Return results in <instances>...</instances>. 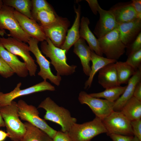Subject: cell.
Here are the masks:
<instances>
[{
    "label": "cell",
    "instance_id": "1",
    "mask_svg": "<svg viewBox=\"0 0 141 141\" xmlns=\"http://www.w3.org/2000/svg\"><path fill=\"white\" fill-rule=\"evenodd\" d=\"M38 108L46 111L45 120L55 122L61 127L62 131L67 133L72 126L76 123V118L72 116L67 109L59 106L50 97L46 98L39 105Z\"/></svg>",
    "mask_w": 141,
    "mask_h": 141
},
{
    "label": "cell",
    "instance_id": "2",
    "mask_svg": "<svg viewBox=\"0 0 141 141\" xmlns=\"http://www.w3.org/2000/svg\"><path fill=\"white\" fill-rule=\"evenodd\" d=\"M40 48L43 53L51 60V63L57 71L56 75L68 76L75 72L77 66L67 63L66 51L55 46L49 38L47 37L42 42Z\"/></svg>",
    "mask_w": 141,
    "mask_h": 141
},
{
    "label": "cell",
    "instance_id": "3",
    "mask_svg": "<svg viewBox=\"0 0 141 141\" xmlns=\"http://www.w3.org/2000/svg\"><path fill=\"white\" fill-rule=\"evenodd\" d=\"M0 111L9 137L12 141H20L26 129L19 118L17 103L12 101L10 104L1 107Z\"/></svg>",
    "mask_w": 141,
    "mask_h": 141
},
{
    "label": "cell",
    "instance_id": "4",
    "mask_svg": "<svg viewBox=\"0 0 141 141\" xmlns=\"http://www.w3.org/2000/svg\"><path fill=\"white\" fill-rule=\"evenodd\" d=\"M107 132L102 120L96 116L90 121L74 124L67 133L72 141H91L97 135Z\"/></svg>",
    "mask_w": 141,
    "mask_h": 141
},
{
    "label": "cell",
    "instance_id": "5",
    "mask_svg": "<svg viewBox=\"0 0 141 141\" xmlns=\"http://www.w3.org/2000/svg\"><path fill=\"white\" fill-rule=\"evenodd\" d=\"M0 43L8 51L20 57L24 61L31 77L35 76L37 66L31 56L29 46L26 43L11 37L0 38Z\"/></svg>",
    "mask_w": 141,
    "mask_h": 141
},
{
    "label": "cell",
    "instance_id": "6",
    "mask_svg": "<svg viewBox=\"0 0 141 141\" xmlns=\"http://www.w3.org/2000/svg\"><path fill=\"white\" fill-rule=\"evenodd\" d=\"M19 115L21 119L28 122L45 133L52 139L57 131L50 127L40 117L39 113L35 106L28 104L22 99L17 103Z\"/></svg>",
    "mask_w": 141,
    "mask_h": 141
},
{
    "label": "cell",
    "instance_id": "7",
    "mask_svg": "<svg viewBox=\"0 0 141 141\" xmlns=\"http://www.w3.org/2000/svg\"><path fill=\"white\" fill-rule=\"evenodd\" d=\"M97 39L103 54L108 58L117 61L125 52L127 46L122 41L118 28Z\"/></svg>",
    "mask_w": 141,
    "mask_h": 141
},
{
    "label": "cell",
    "instance_id": "8",
    "mask_svg": "<svg viewBox=\"0 0 141 141\" xmlns=\"http://www.w3.org/2000/svg\"><path fill=\"white\" fill-rule=\"evenodd\" d=\"M14 9L3 4L0 9V30L9 31V36L25 43L31 38L22 29L14 14Z\"/></svg>",
    "mask_w": 141,
    "mask_h": 141
},
{
    "label": "cell",
    "instance_id": "9",
    "mask_svg": "<svg viewBox=\"0 0 141 141\" xmlns=\"http://www.w3.org/2000/svg\"><path fill=\"white\" fill-rule=\"evenodd\" d=\"M102 121L107 135L114 134L134 136L131 121L120 111H113Z\"/></svg>",
    "mask_w": 141,
    "mask_h": 141
},
{
    "label": "cell",
    "instance_id": "10",
    "mask_svg": "<svg viewBox=\"0 0 141 141\" xmlns=\"http://www.w3.org/2000/svg\"><path fill=\"white\" fill-rule=\"evenodd\" d=\"M39 42L31 38L28 42L30 51L35 56L36 61L39 66L40 70L38 73L44 80L48 79L52 83L59 86L61 80L60 76L55 75L51 71L49 62L42 54L38 45Z\"/></svg>",
    "mask_w": 141,
    "mask_h": 141
},
{
    "label": "cell",
    "instance_id": "11",
    "mask_svg": "<svg viewBox=\"0 0 141 141\" xmlns=\"http://www.w3.org/2000/svg\"><path fill=\"white\" fill-rule=\"evenodd\" d=\"M21 83L19 82L14 89L7 93L0 92V105L3 107L10 104L13 100L19 97L45 91H54L55 87L46 81H43L33 86L21 89Z\"/></svg>",
    "mask_w": 141,
    "mask_h": 141
},
{
    "label": "cell",
    "instance_id": "12",
    "mask_svg": "<svg viewBox=\"0 0 141 141\" xmlns=\"http://www.w3.org/2000/svg\"><path fill=\"white\" fill-rule=\"evenodd\" d=\"M78 99L81 104L88 105L96 116L101 120L114 111L115 102L93 97L84 91L80 92Z\"/></svg>",
    "mask_w": 141,
    "mask_h": 141
},
{
    "label": "cell",
    "instance_id": "13",
    "mask_svg": "<svg viewBox=\"0 0 141 141\" xmlns=\"http://www.w3.org/2000/svg\"><path fill=\"white\" fill-rule=\"evenodd\" d=\"M70 22L66 17L58 16L56 20L48 25L42 26L46 37L56 47L60 48L65 40Z\"/></svg>",
    "mask_w": 141,
    "mask_h": 141
},
{
    "label": "cell",
    "instance_id": "14",
    "mask_svg": "<svg viewBox=\"0 0 141 141\" xmlns=\"http://www.w3.org/2000/svg\"><path fill=\"white\" fill-rule=\"evenodd\" d=\"M14 15L23 30L31 38L39 42H43L46 39L42 27L35 20L31 19L15 10Z\"/></svg>",
    "mask_w": 141,
    "mask_h": 141
},
{
    "label": "cell",
    "instance_id": "15",
    "mask_svg": "<svg viewBox=\"0 0 141 141\" xmlns=\"http://www.w3.org/2000/svg\"><path fill=\"white\" fill-rule=\"evenodd\" d=\"M98 12L99 15V18L93 32L98 39L118 28V24L110 10H105L99 6Z\"/></svg>",
    "mask_w": 141,
    "mask_h": 141
},
{
    "label": "cell",
    "instance_id": "16",
    "mask_svg": "<svg viewBox=\"0 0 141 141\" xmlns=\"http://www.w3.org/2000/svg\"><path fill=\"white\" fill-rule=\"evenodd\" d=\"M122 42L127 46L134 40L141 32V18L118 25V27Z\"/></svg>",
    "mask_w": 141,
    "mask_h": 141
},
{
    "label": "cell",
    "instance_id": "17",
    "mask_svg": "<svg viewBox=\"0 0 141 141\" xmlns=\"http://www.w3.org/2000/svg\"><path fill=\"white\" fill-rule=\"evenodd\" d=\"M109 10L113 14L118 25L139 18L131 2L118 3L111 7Z\"/></svg>",
    "mask_w": 141,
    "mask_h": 141
},
{
    "label": "cell",
    "instance_id": "18",
    "mask_svg": "<svg viewBox=\"0 0 141 141\" xmlns=\"http://www.w3.org/2000/svg\"><path fill=\"white\" fill-rule=\"evenodd\" d=\"M0 58L4 61L18 76L26 77L29 74L25 64L16 55L6 50L0 43Z\"/></svg>",
    "mask_w": 141,
    "mask_h": 141
},
{
    "label": "cell",
    "instance_id": "19",
    "mask_svg": "<svg viewBox=\"0 0 141 141\" xmlns=\"http://www.w3.org/2000/svg\"><path fill=\"white\" fill-rule=\"evenodd\" d=\"M141 68L137 70L135 73L130 78L127 83L125 89L120 97L114 102V111H120L122 108L133 96L135 87L140 81Z\"/></svg>",
    "mask_w": 141,
    "mask_h": 141
},
{
    "label": "cell",
    "instance_id": "20",
    "mask_svg": "<svg viewBox=\"0 0 141 141\" xmlns=\"http://www.w3.org/2000/svg\"><path fill=\"white\" fill-rule=\"evenodd\" d=\"M98 80L99 84L105 89L120 86L115 63L109 64L98 71Z\"/></svg>",
    "mask_w": 141,
    "mask_h": 141
},
{
    "label": "cell",
    "instance_id": "21",
    "mask_svg": "<svg viewBox=\"0 0 141 141\" xmlns=\"http://www.w3.org/2000/svg\"><path fill=\"white\" fill-rule=\"evenodd\" d=\"M74 45L73 52L80 60L84 73L89 76L91 71L90 62L92 50L82 38H80Z\"/></svg>",
    "mask_w": 141,
    "mask_h": 141
},
{
    "label": "cell",
    "instance_id": "22",
    "mask_svg": "<svg viewBox=\"0 0 141 141\" xmlns=\"http://www.w3.org/2000/svg\"><path fill=\"white\" fill-rule=\"evenodd\" d=\"M90 24V20L87 17H82L80 24V38L83 39L87 42L91 49L96 54L102 56L103 54L98 39L96 38L89 27Z\"/></svg>",
    "mask_w": 141,
    "mask_h": 141
},
{
    "label": "cell",
    "instance_id": "23",
    "mask_svg": "<svg viewBox=\"0 0 141 141\" xmlns=\"http://www.w3.org/2000/svg\"><path fill=\"white\" fill-rule=\"evenodd\" d=\"M76 16L72 27L68 30L64 42L60 48L65 50L66 53L70 48L80 38L79 27L81 14V8L79 5L77 9L74 8Z\"/></svg>",
    "mask_w": 141,
    "mask_h": 141
},
{
    "label": "cell",
    "instance_id": "24",
    "mask_svg": "<svg viewBox=\"0 0 141 141\" xmlns=\"http://www.w3.org/2000/svg\"><path fill=\"white\" fill-rule=\"evenodd\" d=\"M91 61L92 63L91 67V71L88 79L85 83V89H89L91 87L94 77L97 72L105 66L110 63H115L117 61L98 55L92 50Z\"/></svg>",
    "mask_w": 141,
    "mask_h": 141
},
{
    "label": "cell",
    "instance_id": "25",
    "mask_svg": "<svg viewBox=\"0 0 141 141\" xmlns=\"http://www.w3.org/2000/svg\"><path fill=\"white\" fill-rule=\"evenodd\" d=\"M120 111L131 121L141 119V101L133 96Z\"/></svg>",
    "mask_w": 141,
    "mask_h": 141
},
{
    "label": "cell",
    "instance_id": "26",
    "mask_svg": "<svg viewBox=\"0 0 141 141\" xmlns=\"http://www.w3.org/2000/svg\"><path fill=\"white\" fill-rule=\"evenodd\" d=\"M24 123L26 131L20 141H53L52 138L39 128L28 122Z\"/></svg>",
    "mask_w": 141,
    "mask_h": 141
},
{
    "label": "cell",
    "instance_id": "27",
    "mask_svg": "<svg viewBox=\"0 0 141 141\" xmlns=\"http://www.w3.org/2000/svg\"><path fill=\"white\" fill-rule=\"evenodd\" d=\"M4 5L15 10L29 18L33 19L31 14L32 3L30 0H3Z\"/></svg>",
    "mask_w": 141,
    "mask_h": 141
},
{
    "label": "cell",
    "instance_id": "28",
    "mask_svg": "<svg viewBox=\"0 0 141 141\" xmlns=\"http://www.w3.org/2000/svg\"><path fill=\"white\" fill-rule=\"evenodd\" d=\"M115 64L120 85L127 83L130 78L137 71L126 61H117Z\"/></svg>",
    "mask_w": 141,
    "mask_h": 141
},
{
    "label": "cell",
    "instance_id": "29",
    "mask_svg": "<svg viewBox=\"0 0 141 141\" xmlns=\"http://www.w3.org/2000/svg\"><path fill=\"white\" fill-rule=\"evenodd\" d=\"M126 86H120L105 89L101 92L89 94L91 96L97 98H104L111 102H115L124 92Z\"/></svg>",
    "mask_w": 141,
    "mask_h": 141
},
{
    "label": "cell",
    "instance_id": "30",
    "mask_svg": "<svg viewBox=\"0 0 141 141\" xmlns=\"http://www.w3.org/2000/svg\"><path fill=\"white\" fill-rule=\"evenodd\" d=\"M58 16L54 11L43 10L37 13L35 20L39 21L40 25L44 26L54 22Z\"/></svg>",
    "mask_w": 141,
    "mask_h": 141
},
{
    "label": "cell",
    "instance_id": "31",
    "mask_svg": "<svg viewBox=\"0 0 141 141\" xmlns=\"http://www.w3.org/2000/svg\"><path fill=\"white\" fill-rule=\"evenodd\" d=\"M31 14L35 20L37 13L43 10L54 11L51 6L45 0H32Z\"/></svg>",
    "mask_w": 141,
    "mask_h": 141
},
{
    "label": "cell",
    "instance_id": "32",
    "mask_svg": "<svg viewBox=\"0 0 141 141\" xmlns=\"http://www.w3.org/2000/svg\"><path fill=\"white\" fill-rule=\"evenodd\" d=\"M126 62L136 71L141 68V49L129 55Z\"/></svg>",
    "mask_w": 141,
    "mask_h": 141
},
{
    "label": "cell",
    "instance_id": "33",
    "mask_svg": "<svg viewBox=\"0 0 141 141\" xmlns=\"http://www.w3.org/2000/svg\"><path fill=\"white\" fill-rule=\"evenodd\" d=\"M14 73L8 64L0 58V75L8 78L12 76Z\"/></svg>",
    "mask_w": 141,
    "mask_h": 141
},
{
    "label": "cell",
    "instance_id": "34",
    "mask_svg": "<svg viewBox=\"0 0 141 141\" xmlns=\"http://www.w3.org/2000/svg\"><path fill=\"white\" fill-rule=\"evenodd\" d=\"M131 124L134 136L141 141V119L131 121Z\"/></svg>",
    "mask_w": 141,
    "mask_h": 141
},
{
    "label": "cell",
    "instance_id": "35",
    "mask_svg": "<svg viewBox=\"0 0 141 141\" xmlns=\"http://www.w3.org/2000/svg\"><path fill=\"white\" fill-rule=\"evenodd\" d=\"M140 49H141V32L139 33L131 44L128 55L131 54Z\"/></svg>",
    "mask_w": 141,
    "mask_h": 141
},
{
    "label": "cell",
    "instance_id": "36",
    "mask_svg": "<svg viewBox=\"0 0 141 141\" xmlns=\"http://www.w3.org/2000/svg\"><path fill=\"white\" fill-rule=\"evenodd\" d=\"M53 141H72L67 133L57 131Z\"/></svg>",
    "mask_w": 141,
    "mask_h": 141
},
{
    "label": "cell",
    "instance_id": "37",
    "mask_svg": "<svg viewBox=\"0 0 141 141\" xmlns=\"http://www.w3.org/2000/svg\"><path fill=\"white\" fill-rule=\"evenodd\" d=\"M113 141H131L134 136H124L111 134L108 135Z\"/></svg>",
    "mask_w": 141,
    "mask_h": 141
},
{
    "label": "cell",
    "instance_id": "38",
    "mask_svg": "<svg viewBox=\"0 0 141 141\" xmlns=\"http://www.w3.org/2000/svg\"><path fill=\"white\" fill-rule=\"evenodd\" d=\"M131 4L139 18H141V0H132Z\"/></svg>",
    "mask_w": 141,
    "mask_h": 141
},
{
    "label": "cell",
    "instance_id": "39",
    "mask_svg": "<svg viewBox=\"0 0 141 141\" xmlns=\"http://www.w3.org/2000/svg\"><path fill=\"white\" fill-rule=\"evenodd\" d=\"M93 13L96 15L98 7L100 6L97 0H86Z\"/></svg>",
    "mask_w": 141,
    "mask_h": 141
},
{
    "label": "cell",
    "instance_id": "40",
    "mask_svg": "<svg viewBox=\"0 0 141 141\" xmlns=\"http://www.w3.org/2000/svg\"><path fill=\"white\" fill-rule=\"evenodd\" d=\"M133 96L139 100L141 101V82H139L134 89Z\"/></svg>",
    "mask_w": 141,
    "mask_h": 141
},
{
    "label": "cell",
    "instance_id": "41",
    "mask_svg": "<svg viewBox=\"0 0 141 141\" xmlns=\"http://www.w3.org/2000/svg\"><path fill=\"white\" fill-rule=\"evenodd\" d=\"M7 137H9V135L7 132L0 130V141H4Z\"/></svg>",
    "mask_w": 141,
    "mask_h": 141
},
{
    "label": "cell",
    "instance_id": "42",
    "mask_svg": "<svg viewBox=\"0 0 141 141\" xmlns=\"http://www.w3.org/2000/svg\"><path fill=\"white\" fill-rule=\"evenodd\" d=\"M1 106L0 105V127H5L4 123L0 111Z\"/></svg>",
    "mask_w": 141,
    "mask_h": 141
},
{
    "label": "cell",
    "instance_id": "43",
    "mask_svg": "<svg viewBox=\"0 0 141 141\" xmlns=\"http://www.w3.org/2000/svg\"><path fill=\"white\" fill-rule=\"evenodd\" d=\"M5 33L6 32L5 30H0V36H3Z\"/></svg>",
    "mask_w": 141,
    "mask_h": 141
},
{
    "label": "cell",
    "instance_id": "44",
    "mask_svg": "<svg viewBox=\"0 0 141 141\" xmlns=\"http://www.w3.org/2000/svg\"><path fill=\"white\" fill-rule=\"evenodd\" d=\"M131 141H141L137 137L134 136Z\"/></svg>",
    "mask_w": 141,
    "mask_h": 141
},
{
    "label": "cell",
    "instance_id": "45",
    "mask_svg": "<svg viewBox=\"0 0 141 141\" xmlns=\"http://www.w3.org/2000/svg\"><path fill=\"white\" fill-rule=\"evenodd\" d=\"M3 5L2 1L0 0V9L2 8Z\"/></svg>",
    "mask_w": 141,
    "mask_h": 141
},
{
    "label": "cell",
    "instance_id": "46",
    "mask_svg": "<svg viewBox=\"0 0 141 141\" xmlns=\"http://www.w3.org/2000/svg\"></svg>",
    "mask_w": 141,
    "mask_h": 141
}]
</instances>
